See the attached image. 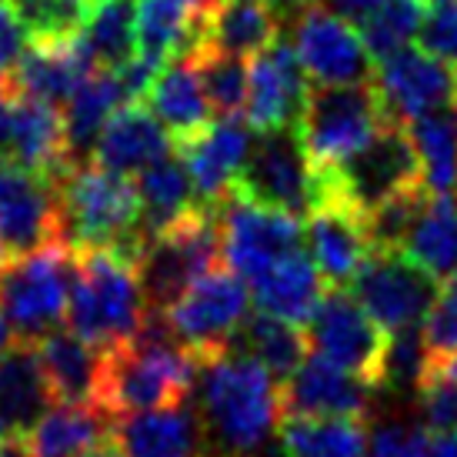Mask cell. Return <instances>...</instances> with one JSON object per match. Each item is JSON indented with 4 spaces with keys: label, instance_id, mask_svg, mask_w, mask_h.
Returning a JSON list of instances; mask_svg holds the SVG:
<instances>
[{
    "label": "cell",
    "instance_id": "6da1fadb",
    "mask_svg": "<svg viewBox=\"0 0 457 457\" xmlns=\"http://www.w3.org/2000/svg\"><path fill=\"white\" fill-rule=\"evenodd\" d=\"M201 424L217 457H257L284 420L280 381L257 361L230 344V351L204 361Z\"/></svg>",
    "mask_w": 457,
    "mask_h": 457
},
{
    "label": "cell",
    "instance_id": "7a4b0ae2",
    "mask_svg": "<svg viewBox=\"0 0 457 457\" xmlns=\"http://www.w3.org/2000/svg\"><path fill=\"white\" fill-rule=\"evenodd\" d=\"M204 361L174 337L164 311H147L134 341L104 354L101 407L111 420L191 401Z\"/></svg>",
    "mask_w": 457,
    "mask_h": 457
},
{
    "label": "cell",
    "instance_id": "3957f363",
    "mask_svg": "<svg viewBox=\"0 0 457 457\" xmlns=\"http://www.w3.org/2000/svg\"><path fill=\"white\" fill-rule=\"evenodd\" d=\"M61 234L74 251L111 247L137 264L147 234L140 228L137 184L97 161H77L57 178Z\"/></svg>",
    "mask_w": 457,
    "mask_h": 457
},
{
    "label": "cell",
    "instance_id": "277c9868",
    "mask_svg": "<svg viewBox=\"0 0 457 457\" xmlns=\"http://www.w3.org/2000/svg\"><path fill=\"white\" fill-rule=\"evenodd\" d=\"M144 314L147 301L134 261L111 247L74 251V284L67 304V320L74 334L107 354L134 341Z\"/></svg>",
    "mask_w": 457,
    "mask_h": 457
},
{
    "label": "cell",
    "instance_id": "5b68a950",
    "mask_svg": "<svg viewBox=\"0 0 457 457\" xmlns=\"http://www.w3.org/2000/svg\"><path fill=\"white\" fill-rule=\"evenodd\" d=\"M220 257H224L220 207L197 204L174 228L147 237L137 257V278L147 311H167L194 280L220 267Z\"/></svg>",
    "mask_w": 457,
    "mask_h": 457
},
{
    "label": "cell",
    "instance_id": "8992f818",
    "mask_svg": "<svg viewBox=\"0 0 457 457\" xmlns=\"http://www.w3.org/2000/svg\"><path fill=\"white\" fill-rule=\"evenodd\" d=\"M387 111L374 80L351 87H314L301 117V140L314 170H334L364 151L384 128Z\"/></svg>",
    "mask_w": 457,
    "mask_h": 457
},
{
    "label": "cell",
    "instance_id": "52a82bcc",
    "mask_svg": "<svg viewBox=\"0 0 457 457\" xmlns=\"http://www.w3.org/2000/svg\"><path fill=\"white\" fill-rule=\"evenodd\" d=\"M74 284V247L64 241L0 267V311L21 341H40L61 328Z\"/></svg>",
    "mask_w": 457,
    "mask_h": 457
},
{
    "label": "cell",
    "instance_id": "ba28073f",
    "mask_svg": "<svg viewBox=\"0 0 457 457\" xmlns=\"http://www.w3.org/2000/svg\"><path fill=\"white\" fill-rule=\"evenodd\" d=\"M247 311H251L247 280L228 267H214L201 280H194L164 314L174 337L201 361H211L230 351L237 330L247 320Z\"/></svg>",
    "mask_w": 457,
    "mask_h": 457
},
{
    "label": "cell",
    "instance_id": "9c48e42d",
    "mask_svg": "<svg viewBox=\"0 0 457 457\" xmlns=\"http://www.w3.org/2000/svg\"><path fill=\"white\" fill-rule=\"evenodd\" d=\"M314 164L304 151L297 128L257 134L254 147L241 167L234 194L244 201L280 207L287 214H311L314 207Z\"/></svg>",
    "mask_w": 457,
    "mask_h": 457
},
{
    "label": "cell",
    "instance_id": "30bf717a",
    "mask_svg": "<svg viewBox=\"0 0 457 457\" xmlns=\"http://www.w3.org/2000/svg\"><path fill=\"white\" fill-rule=\"evenodd\" d=\"M64 241L57 180L0 157V267Z\"/></svg>",
    "mask_w": 457,
    "mask_h": 457
},
{
    "label": "cell",
    "instance_id": "8fae6325",
    "mask_svg": "<svg viewBox=\"0 0 457 457\" xmlns=\"http://www.w3.org/2000/svg\"><path fill=\"white\" fill-rule=\"evenodd\" d=\"M307 328H311L307 341L314 344V354L361 381L381 387L391 334L357 304L354 294H347L344 287H330Z\"/></svg>",
    "mask_w": 457,
    "mask_h": 457
},
{
    "label": "cell",
    "instance_id": "7c38bea8",
    "mask_svg": "<svg viewBox=\"0 0 457 457\" xmlns=\"http://www.w3.org/2000/svg\"><path fill=\"white\" fill-rule=\"evenodd\" d=\"M220 228H224V261L234 274L247 280V287L284 257L301 251V234H304L297 214L244 201L237 194H230L220 204Z\"/></svg>",
    "mask_w": 457,
    "mask_h": 457
},
{
    "label": "cell",
    "instance_id": "4fadbf2b",
    "mask_svg": "<svg viewBox=\"0 0 457 457\" xmlns=\"http://www.w3.org/2000/svg\"><path fill=\"white\" fill-rule=\"evenodd\" d=\"M294 51L318 87H351L374 80V57L347 17L314 4L294 17Z\"/></svg>",
    "mask_w": 457,
    "mask_h": 457
},
{
    "label": "cell",
    "instance_id": "5bb4252c",
    "mask_svg": "<svg viewBox=\"0 0 457 457\" xmlns=\"http://www.w3.org/2000/svg\"><path fill=\"white\" fill-rule=\"evenodd\" d=\"M351 294L370 318L394 334L418 328V320L424 324L437 301V280L401 251H374L351 284Z\"/></svg>",
    "mask_w": 457,
    "mask_h": 457
},
{
    "label": "cell",
    "instance_id": "9a60e30c",
    "mask_svg": "<svg viewBox=\"0 0 457 457\" xmlns=\"http://www.w3.org/2000/svg\"><path fill=\"white\" fill-rule=\"evenodd\" d=\"M334 178L364 214L394 194L420 184L424 170H420L418 147L411 140L407 124H397L387 117L364 151H357L347 164L334 167Z\"/></svg>",
    "mask_w": 457,
    "mask_h": 457
},
{
    "label": "cell",
    "instance_id": "2e32d148",
    "mask_svg": "<svg viewBox=\"0 0 457 457\" xmlns=\"http://www.w3.org/2000/svg\"><path fill=\"white\" fill-rule=\"evenodd\" d=\"M374 87L381 94L384 111L397 124H411L418 117L437 114L457 94L454 71L431 57L428 51H397L394 57L381 61L374 74Z\"/></svg>",
    "mask_w": 457,
    "mask_h": 457
},
{
    "label": "cell",
    "instance_id": "e0dca14e",
    "mask_svg": "<svg viewBox=\"0 0 457 457\" xmlns=\"http://www.w3.org/2000/svg\"><path fill=\"white\" fill-rule=\"evenodd\" d=\"M251 124L241 117H217L201 134L178 140L174 151L187 164L194 191L207 207H220L234 194V184L241 178V167L254 147Z\"/></svg>",
    "mask_w": 457,
    "mask_h": 457
},
{
    "label": "cell",
    "instance_id": "ac0fdd59",
    "mask_svg": "<svg viewBox=\"0 0 457 457\" xmlns=\"http://www.w3.org/2000/svg\"><path fill=\"white\" fill-rule=\"evenodd\" d=\"M307 74L297 51L287 40H274L251 64V90H247V124L257 134L297 128L307 107Z\"/></svg>",
    "mask_w": 457,
    "mask_h": 457
},
{
    "label": "cell",
    "instance_id": "d6986e66",
    "mask_svg": "<svg viewBox=\"0 0 457 457\" xmlns=\"http://www.w3.org/2000/svg\"><path fill=\"white\" fill-rule=\"evenodd\" d=\"M374 394H378L374 384L334 368L324 357L307 354L304 364L294 370V378L280 384V404H284V418L364 420L370 414Z\"/></svg>",
    "mask_w": 457,
    "mask_h": 457
},
{
    "label": "cell",
    "instance_id": "ffe728a7",
    "mask_svg": "<svg viewBox=\"0 0 457 457\" xmlns=\"http://www.w3.org/2000/svg\"><path fill=\"white\" fill-rule=\"evenodd\" d=\"M4 161H13V164L54 180L61 178L71 164H77L71 157V144H67L64 107L13 94L11 137H7V157Z\"/></svg>",
    "mask_w": 457,
    "mask_h": 457
},
{
    "label": "cell",
    "instance_id": "44dd1931",
    "mask_svg": "<svg viewBox=\"0 0 457 457\" xmlns=\"http://www.w3.org/2000/svg\"><path fill=\"white\" fill-rule=\"evenodd\" d=\"M54 391L40 364L37 344L17 341L0 354V441H24L51 411Z\"/></svg>",
    "mask_w": 457,
    "mask_h": 457
},
{
    "label": "cell",
    "instance_id": "7402d4cb",
    "mask_svg": "<svg viewBox=\"0 0 457 457\" xmlns=\"http://www.w3.org/2000/svg\"><path fill=\"white\" fill-rule=\"evenodd\" d=\"M114 437L124 457H207V434L194 401L120 418Z\"/></svg>",
    "mask_w": 457,
    "mask_h": 457
},
{
    "label": "cell",
    "instance_id": "603a6c76",
    "mask_svg": "<svg viewBox=\"0 0 457 457\" xmlns=\"http://www.w3.org/2000/svg\"><path fill=\"white\" fill-rule=\"evenodd\" d=\"M97 71L84 37L57 40V44H34L21 54L13 67L11 80L13 94L21 97H37L47 104H67L74 90Z\"/></svg>",
    "mask_w": 457,
    "mask_h": 457
},
{
    "label": "cell",
    "instance_id": "cb8c5ba5",
    "mask_svg": "<svg viewBox=\"0 0 457 457\" xmlns=\"http://www.w3.org/2000/svg\"><path fill=\"white\" fill-rule=\"evenodd\" d=\"M170 151H174V137L157 120V114L140 104H128L111 117V124L101 130L90 154L101 167L130 178L170 157Z\"/></svg>",
    "mask_w": 457,
    "mask_h": 457
},
{
    "label": "cell",
    "instance_id": "d4e9b609",
    "mask_svg": "<svg viewBox=\"0 0 457 457\" xmlns=\"http://www.w3.org/2000/svg\"><path fill=\"white\" fill-rule=\"evenodd\" d=\"M37 344L40 364L57 404H94L101 407L104 387V351L84 341L74 330H51Z\"/></svg>",
    "mask_w": 457,
    "mask_h": 457
},
{
    "label": "cell",
    "instance_id": "484cf974",
    "mask_svg": "<svg viewBox=\"0 0 457 457\" xmlns=\"http://www.w3.org/2000/svg\"><path fill=\"white\" fill-rule=\"evenodd\" d=\"M251 297H254L257 311L297 324V328H307L318 304L324 301V278L314 267L311 254L301 247L270 267L267 274H261L251 284Z\"/></svg>",
    "mask_w": 457,
    "mask_h": 457
},
{
    "label": "cell",
    "instance_id": "4316f807",
    "mask_svg": "<svg viewBox=\"0 0 457 457\" xmlns=\"http://www.w3.org/2000/svg\"><path fill=\"white\" fill-rule=\"evenodd\" d=\"M147 101H151L157 120L170 130L174 144L201 134L214 114L207 104V94H204L197 64L184 61V57H174L161 67V74L154 77L151 90H147Z\"/></svg>",
    "mask_w": 457,
    "mask_h": 457
},
{
    "label": "cell",
    "instance_id": "83f0119b",
    "mask_svg": "<svg viewBox=\"0 0 457 457\" xmlns=\"http://www.w3.org/2000/svg\"><path fill=\"white\" fill-rule=\"evenodd\" d=\"M280 17L267 0H220L207 13V44L211 51L234 57H257L280 40Z\"/></svg>",
    "mask_w": 457,
    "mask_h": 457
},
{
    "label": "cell",
    "instance_id": "f1b7e54d",
    "mask_svg": "<svg viewBox=\"0 0 457 457\" xmlns=\"http://www.w3.org/2000/svg\"><path fill=\"white\" fill-rule=\"evenodd\" d=\"M114 431L104 407L57 404L27 434V457H80Z\"/></svg>",
    "mask_w": 457,
    "mask_h": 457
},
{
    "label": "cell",
    "instance_id": "f546056e",
    "mask_svg": "<svg viewBox=\"0 0 457 457\" xmlns=\"http://www.w3.org/2000/svg\"><path fill=\"white\" fill-rule=\"evenodd\" d=\"M137 194H140V228L147 237L161 230L174 228L180 217H187L201 204L194 191L191 170L180 157H164L144 174H137Z\"/></svg>",
    "mask_w": 457,
    "mask_h": 457
},
{
    "label": "cell",
    "instance_id": "4dcf8cb0",
    "mask_svg": "<svg viewBox=\"0 0 457 457\" xmlns=\"http://www.w3.org/2000/svg\"><path fill=\"white\" fill-rule=\"evenodd\" d=\"M401 254L411 257L434 280L457 274V194H434L407 234Z\"/></svg>",
    "mask_w": 457,
    "mask_h": 457
},
{
    "label": "cell",
    "instance_id": "1f68e13d",
    "mask_svg": "<svg viewBox=\"0 0 457 457\" xmlns=\"http://www.w3.org/2000/svg\"><path fill=\"white\" fill-rule=\"evenodd\" d=\"M124 87L120 77L111 71H94V74L74 90V97L64 107V124H67V144H71V157L74 161H87L94 144L101 137V130L111 124V117L120 111Z\"/></svg>",
    "mask_w": 457,
    "mask_h": 457
},
{
    "label": "cell",
    "instance_id": "d6a6232c",
    "mask_svg": "<svg viewBox=\"0 0 457 457\" xmlns=\"http://www.w3.org/2000/svg\"><path fill=\"white\" fill-rule=\"evenodd\" d=\"M80 37L97 71L120 74L137 61V0H94Z\"/></svg>",
    "mask_w": 457,
    "mask_h": 457
},
{
    "label": "cell",
    "instance_id": "836d02e7",
    "mask_svg": "<svg viewBox=\"0 0 457 457\" xmlns=\"http://www.w3.org/2000/svg\"><path fill=\"white\" fill-rule=\"evenodd\" d=\"M284 457H368V431L357 418H284Z\"/></svg>",
    "mask_w": 457,
    "mask_h": 457
},
{
    "label": "cell",
    "instance_id": "e575fe53",
    "mask_svg": "<svg viewBox=\"0 0 457 457\" xmlns=\"http://www.w3.org/2000/svg\"><path fill=\"white\" fill-rule=\"evenodd\" d=\"M307 334L297 324H287L280 318H270L264 311L247 314L244 328L234 337V347H241L244 354L257 357L280 384L294 378V370L307 361Z\"/></svg>",
    "mask_w": 457,
    "mask_h": 457
},
{
    "label": "cell",
    "instance_id": "d590c367",
    "mask_svg": "<svg viewBox=\"0 0 457 457\" xmlns=\"http://www.w3.org/2000/svg\"><path fill=\"white\" fill-rule=\"evenodd\" d=\"M411 140L418 147L424 184L434 194L457 191V120L445 111L418 117L407 124Z\"/></svg>",
    "mask_w": 457,
    "mask_h": 457
},
{
    "label": "cell",
    "instance_id": "8d00e7d4",
    "mask_svg": "<svg viewBox=\"0 0 457 457\" xmlns=\"http://www.w3.org/2000/svg\"><path fill=\"white\" fill-rule=\"evenodd\" d=\"M424 13H428V0H384L378 11H370L364 21H357V30H361L370 57L387 61L397 51H404L420 34Z\"/></svg>",
    "mask_w": 457,
    "mask_h": 457
},
{
    "label": "cell",
    "instance_id": "74e56055",
    "mask_svg": "<svg viewBox=\"0 0 457 457\" xmlns=\"http://www.w3.org/2000/svg\"><path fill=\"white\" fill-rule=\"evenodd\" d=\"M187 0H137V57L144 64L161 67L174 57L180 34L187 27Z\"/></svg>",
    "mask_w": 457,
    "mask_h": 457
},
{
    "label": "cell",
    "instance_id": "f35d334b",
    "mask_svg": "<svg viewBox=\"0 0 457 457\" xmlns=\"http://www.w3.org/2000/svg\"><path fill=\"white\" fill-rule=\"evenodd\" d=\"M34 44H57L84 34L94 0H7Z\"/></svg>",
    "mask_w": 457,
    "mask_h": 457
},
{
    "label": "cell",
    "instance_id": "ab89813d",
    "mask_svg": "<svg viewBox=\"0 0 457 457\" xmlns=\"http://www.w3.org/2000/svg\"><path fill=\"white\" fill-rule=\"evenodd\" d=\"M194 64H197L204 94H207V104H211L214 117H241V111H247L251 71L244 64V57L207 47Z\"/></svg>",
    "mask_w": 457,
    "mask_h": 457
},
{
    "label": "cell",
    "instance_id": "60d3db41",
    "mask_svg": "<svg viewBox=\"0 0 457 457\" xmlns=\"http://www.w3.org/2000/svg\"><path fill=\"white\" fill-rule=\"evenodd\" d=\"M434 197V191L420 180L407 191L394 194L384 204H378L374 211H368V230L374 251H401L407 241L411 228L418 224L420 211L428 207V201Z\"/></svg>",
    "mask_w": 457,
    "mask_h": 457
},
{
    "label": "cell",
    "instance_id": "b9f144b4",
    "mask_svg": "<svg viewBox=\"0 0 457 457\" xmlns=\"http://www.w3.org/2000/svg\"><path fill=\"white\" fill-rule=\"evenodd\" d=\"M428 370V351H424V334L420 328L394 330L384 354L381 387L387 391H418L420 378Z\"/></svg>",
    "mask_w": 457,
    "mask_h": 457
},
{
    "label": "cell",
    "instance_id": "7bdbcfd3",
    "mask_svg": "<svg viewBox=\"0 0 457 457\" xmlns=\"http://www.w3.org/2000/svg\"><path fill=\"white\" fill-rule=\"evenodd\" d=\"M414 394L424 431H457V378L441 368H428Z\"/></svg>",
    "mask_w": 457,
    "mask_h": 457
},
{
    "label": "cell",
    "instance_id": "ee69618b",
    "mask_svg": "<svg viewBox=\"0 0 457 457\" xmlns=\"http://www.w3.org/2000/svg\"><path fill=\"white\" fill-rule=\"evenodd\" d=\"M420 334H424L428 364H437V361L457 354V274L445 280V287L437 291V301L420 324Z\"/></svg>",
    "mask_w": 457,
    "mask_h": 457
},
{
    "label": "cell",
    "instance_id": "f6af8a7d",
    "mask_svg": "<svg viewBox=\"0 0 457 457\" xmlns=\"http://www.w3.org/2000/svg\"><path fill=\"white\" fill-rule=\"evenodd\" d=\"M420 51L457 67V0H428V13L420 24Z\"/></svg>",
    "mask_w": 457,
    "mask_h": 457
},
{
    "label": "cell",
    "instance_id": "bcb514c9",
    "mask_svg": "<svg viewBox=\"0 0 457 457\" xmlns=\"http://www.w3.org/2000/svg\"><path fill=\"white\" fill-rule=\"evenodd\" d=\"M24 54V27L11 11L7 0H0V74H11Z\"/></svg>",
    "mask_w": 457,
    "mask_h": 457
},
{
    "label": "cell",
    "instance_id": "7dc6e473",
    "mask_svg": "<svg viewBox=\"0 0 457 457\" xmlns=\"http://www.w3.org/2000/svg\"><path fill=\"white\" fill-rule=\"evenodd\" d=\"M11 114H13V87H11V80H7V74H0V157H7Z\"/></svg>",
    "mask_w": 457,
    "mask_h": 457
},
{
    "label": "cell",
    "instance_id": "c3c4849f",
    "mask_svg": "<svg viewBox=\"0 0 457 457\" xmlns=\"http://www.w3.org/2000/svg\"><path fill=\"white\" fill-rule=\"evenodd\" d=\"M324 7H330L334 13H341L347 21H364L370 11H378L384 0H320Z\"/></svg>",
    "mask_w": 457,
    "mask_h": 457
},
{
    "label": "cell",
    "instance_id": "681fc988",
    "mask_svg": "<svg viewBox=\"0 0 457 457\" xmlns=\"http://www.w3.org/2000/svg\"><path fill=\"white\" fill-rule=\"evenodd\" d=\"M424 454L428 457H457V431H424Z\"/></svg>",
    "mask_w": 457,
    "mask_h": 457
},
{
    "label": "cell",
    "instance_id": "f907efd6",
    "mask_svg": "<svg viewBox=\"0 0 457 457\" xmlns=\"http://www.w3.org/2000/svg\"><path fill=\"white\" fill-rule=\"evenodd\" d=\"M274 11L284 17V21H291V17H297L301 11H307V7H314L318 0H267Z\"/></svg>",
    "mask_w": 457,
    "mask_h": 457
},
{
    "label": "cell",
    "instance_id": "816d5d0a",
    "mask_svg": "<svg viewBox=\"0 0 457 457\" xmlns=\"http://www.w3.org/2000/svg\"><path fill=\"white\" fill-rule=\"evenodd\" d=\"M80 457H124V451H120L114 431H111L107 437H104V441H97V445L90 447V451H84Z\"/></svg>",
    "mask_w": 457,
    "mask_h": 457
},
{
    "label": "cell",
    "instance_id": "f5cc1de1",
    "mask_svg": "<svg viewBox=\"0 0 457 457\" xmlns=\"http://www.w3.org/2000/svg\"><path fill=\"white\" fill-rule=\"evenodd\" d=\"M17 341H21V337H17V330H13V324L7 320V314L0 311V354H7Z\"/></svg>",
    "mask_w": 457,
    "mask_h": 457
},
{
    "label": "cell",
    "instance_id": "db71d44e",
    "mask_svg": "<svg viewBox=\"0 0 457 457\" xmlns=\"http://www.w3.org/2000/svg\"><path fill=\"white\" fill-rule=\"evenodd\" d=\"M220 0H187V7L191 11H197V13H207V11H214Z\"/></svg>",
    "mask_w": 457,
    "mask_h": 457
},
{
    "label": "cell",
    "instance_id": "11a10c76",
    "mask_svg": "<svg viewBox=\"0 0 457 457\" xmlns=\"http://www.w3.org/2000/svg\"><path fill=\"white\" fill-rule=\"evenodd\" d=\"M428 368H441V370H447L451 378H457V354L447 357V361H437V364H428Z\"/></svg>",
    "mask_w": 457,
    "mask_h": 457
},
{
    "label": "cell",
    "instance_id": "9f6ffc18",
    "mask_svg": "<svg viewBox=\"0 0 457 457\" xmlns=\"http://www.w3.org/2000/svg\"><path fill=\"white\" fill-rule=\"evenodd\" d=\"M454 111H457V94H454Z\"/></svg>",
    "mask_w": 457,
    "mask_h": 457
}]
</instances>
